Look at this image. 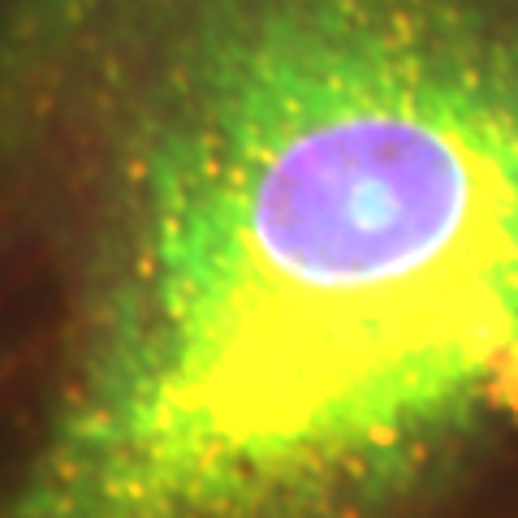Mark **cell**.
<instances>
[{"label": "cell", "mask_w": 518, "mask_h": 518, "mask_svg": "<svg viewBox=\"0 0 518 518\" xmlns=\"http://www.w3.org/2000/svg\"><path fill=\"white\" fill-rule=\"evenodd\" d=\"M0 518H518V0H0Z\"/></svg>", "instance_id": "1"}]
</instances>
